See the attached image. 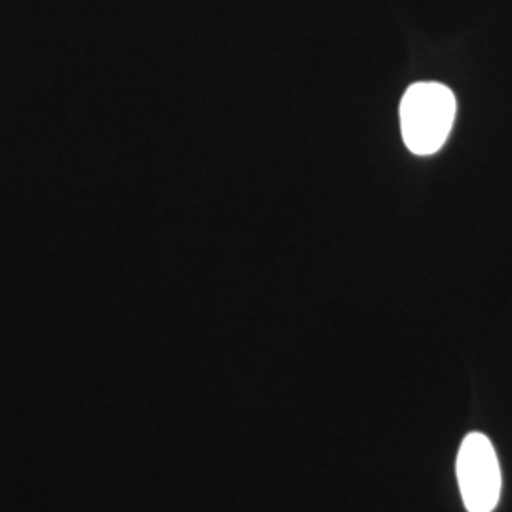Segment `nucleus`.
I'll return each mask as SVG.
<instances>
[{
    "instance_id": "obj_2",
    "label": "nucleus",
    "mask_w": 512,
    "mask_h": 512,
    "mask_svg": "<svg viewBox=\"0 0 512 512\" xmlns=\"http://www.w3.org/2000/svg\"><path fill=\"white\" fill-rule=\"evenodd\" d=\"M456 475L467 511L494 512L501 495V467L492 440L469 433L459 446Z\"/></svg>"
},
{
    "instance_id": "obj_1",
    "label": "nucleus",
    "mask_w": 512,
    "mask_h": 512,
    "mask_svg": "<svg viewBox=\"0 0 512 512\" xmlns=\"http://www.w3.org/2000/svg\"><path fill=\"white\" fill-rule=\"evenodd\" d=\"M456 118V97L439 82H418L404 93L401 128L408 150L435 154L446 143Z\"/></svg>"
}]
</instances>
